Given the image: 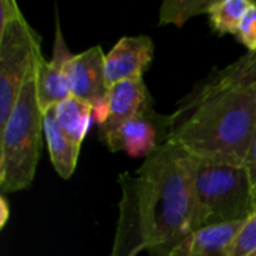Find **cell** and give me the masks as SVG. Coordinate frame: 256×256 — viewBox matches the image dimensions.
I'll return each instance as SVG.
<instances>
[{
  "mask_svg": "<svg viewBox=\"0 0 256 256\" xmlns=\"http://www.w3.org/2000/svg\"><path fill=\"white\" fill-rule=\"evenodd\" d=\"M256 130V84L195 87L171 116L170 141L190 156L244 166Z\"/></svg>",
  "mask_w": 256,
  "mask_h": 256,
  "instance_id": "cell-1",
  "label": "cell"
},
{
  "mask_svg": "<svg viewBox=\"0 0 256 256\" xmlns=\"http://www.w3.org/2000/svg\"><path fill=\"white\" fill-rule=\"evenodd\" d=\"M141 212L150 256H170L195 222V186L192 156L166 140L136 171Z\"/></svg>",
  "mask_w": 256,
  "mask_h": 256,
  "instance_id": "cell-2",
  "label": "cell"
},
{
  "mask_svg": "<svg viewBox=\"0 0 256 256\" xmlns=\"http://www.w3.org/2000/svg\"><path fill=\"white\" fill-rule=\"evenodd\" d=\"M38 60L28 72L8 120L0 126V190L3 194L27 189L36 174L44 134V114L34 88Z\"/></svg>",
  "mask_w": 256,
  "mask_h": 256,
  "instance_id": "cell-3",
  "label": "cell"
},
{
  "mask_svg": "<svg viewBox=\"0 0 256 256\" xmlns=\"http://www.w3.org/2000/svg\"><path fill=\"white\" fill-rule=\"evenodd\" d=\"M195 186L194 230L248 220L255 212L250 178L244 166L192 156Z\"/></svg>",
  "mask_w": 256,
  "mask_h": 256,
  "instance_id": "cell-4",
  "label": "cell"
},
{
  "mask_svg": "<svg viewBox=\"0 0 256 256\" xmlns=\"http://www.w3.org/2000/svg\"><path fill=\"white\" fill-rule=\"evenodd\" d=\"M0 126L8 120L40 52V36L16 2H0Z\"/></svg>",
  "mask_w": 256,
  "mask_h": 256,
  "instance_id": "cell-5",
  "label": "cell"
},
{
  "mask_svg": "<svg viewBox=\"0 0 256 256\" xmlns=\"http://www.w3.org/2000/svg\"><path fill=\"white\" fill-rule=\"evenodd\" d=\"M122 198L118 202V219L114 236V243L110 256H136L147 250V236L141 212L138 178L129 172L118 177Z\"/></svg>",
  "mask_w": 256,
  "mask_h": 256,
  "instance_id": "cell-6",
  "label": "cell"
},
{
  "mask_svg": "<svg viewBox=\"0 0 256 256\" xmlns=\"http://www.w3.org/2000/svg\"><path fill=\"white\" fill-rule=\"evenodd\" d=\"M70 96L98 108L108 100L110 87L105 78V54L100 45L72 57L64 64Z\"/></svg>",
  "mask_w": 256,
  "mask_h": 256,
  "instance_id": "cell-7",
  "label": "cell"
},
{
  "mask_svg": "<svg viewBox=\"0 0 256 256\" xmlns=\"http://www.w3.org/2000/svg\"><path fill=\"white\" fill-rule=\"evenodd\" d=\"M170 128L171 116H160L150 106L144 112L128 120L106 147L111 152L123 150L130 158L147 159L166 141Z\"/></svg>",
  "mask_w": 256,
  "mask_h": 256,
  "instance_id": "cell-8",
  "label": "cell"
},
{
  "mask_svg": "<svg viewBox=\"0 0 256 256\" xmlns=\"http://www.w3.org/2000/svg\"><path fill=\"white\" fill-rule=\"evenodd\" d=\"M153 100L144 78L122 81L110 87L108 116L99 126L100 140L105 142V146L110 144V141L128 120L148 110Z\"/></svg>",
  "mask_w": 256,
  "mask_h": 256,
  "instance_id": "cell-9",
  "label": "cell"
},
{
  "mask_svg": "<svg viewBox=\"0 0 256 256\" xmlns=\"http://www.w3.org/2000/svg\"><path fill=\"white\" fill-rule=\"evenodd\" d=\"M72 57L63 40L60 24L56 26V42L51 60H45L42 56L36 63V98L42 114L56 108L60 102L70 98V90L68 86L64 64Z\"/></svg>",
  "mask_w": 256,
  "mask_h": 256,
  "instance_id": "cell-10",
  "label": "cell"
},
{
  "mask_svg": "<svg viewBox=\"0 0 256 256\" xmlns=\"http://www.w3.org/2000/svg\"><path fill=\"white\" fill-rule=\"evenodd\" d=\"M154 44L146 36H123L108 54H105V78L108 87L128 80L142 78L153 60Z\"/></svg>",
  "mask_w": 256,
  "mask_h": 256,
  "instance_id": "cell-11",
  "label": "cell"
},
{
  "mask_svg": "<svg viewBox=\"0 0 256 256\" xmlns=\"http://www.w3.org/2000/svg\"><path fill=\"white\" fill-rule=\"evenodd\" d=\"M246 220L206 226L188 236L170 256H230Z\"/></svg>",
  "mask_w": 256,
  "mask_h": 256,
  "instance_id": "cell-12",
  "label": "cell"
},
{
  "mask_svg": "<svg viewBox=\"0 0 256 256\" xmlns=\"http://www.w3.org/2000/svg\"><path fill=\"white\" fill-rule=\"evenodd\" d=\"M44 135L56 172L63 180L70 178L75 172L81 147L72 142L69 136L62 130L56 120L54 108L44 114Z\"/></svg>",
  "mask_w": 256,
  "mask_h": 256,
  "instance_id": "cell-13",
  "label": "cell"
},
{
  "mask_svg": "<svg viewBox=\"0 0 256 256\" xmlns=\"http://www.w3.org/2000/svg\"><path fill=\"white\" fill-rule=\"evenodd\" d=\"M54 114L62 130L72 142L81 147L93 120L92 105L70 96L54 108Z\"/></svg>",
  "mask_w": 256,
  "mask_h": 256,
  "instance_id": "cell-14",
  "label": "cell"
},
{
  "mask_svg": "<svg viewBox=\"0 0 256 256\" xmlns=\"http://www.w3.org/2000/svg\"><path fill=\"white\" fill-rule=\"evenodd\" d=\"M256 84V54L248 52L237 62L220 70L210 74L196 87L200 88H222L230 86H254Z\"/></svg>",
  "mask_w": 256,
  "mask_h": 256,
  "instance_id": "cell-15",
  "label": "cell"
},
{
  "mask_svg": "<svg viewBox=\"0 0 256 256\" xmlns=\"http://www.w3.org/2000/svg\"><path fill=\"white\" fill-rule=\"evenodd\" d=\"M250 3V0H213L207 12L210 27L219 34L236 36Z\"/></svg>",
  "mask_w": 256,
  "mask_h": 256,
  "instance_id": "cell-16",
  "label": "cell"
},
{
  "mask_svg": "<svg viewBox=\"0 0 256 256\" xmlns=\"http://www.w3.org/2000/svg\"><path fill=\"white\" fill-rule=\"evenodd\" d=\"M213 0H165L159 10V26L183 27L192 16L207 14Z\"/></svg>",
  "mask_w": 256,
  "mask_h": 256,
  "instance_id": "cell-17",
  "label": "cell"
},
{
  "mask_svg": "<svg viewBox=\"0 0 256 256\" xmlns=\"http://www.w3.org/2000/svg\"><path fill=\"white\" fill-rule=\"evenodd\" d=\"M254 254H256V208L237 236L230 256H250Z\"/></svg>",
  "mask_w": 256,
  "mask_h": 256,
  "instance_id": "cell-18",
  "label": "cell"
},
{
  "mask_svg": "<svg viewBox=\"0 0 256 256\" xmlns=\"http://www.w3.org/2000/svg\"><path fill=\"white\" fill-rule=\"evenodd\" d=\"M237 40L248 48V52L256 54V2H252L244 14L238 30L236 33Z\"/></svg>",
  "mask_w": 256,
  "mask_h": 256,
  "instance_id": "cell-19",
  "label": "cell"
},
{
  "mask_svg": "<svg viewBox=\"0 0 256 256\" xmlns=\"http://www.w3.org/2000/svg\"><path fill=\"white\" fill-rule=\"evenodd\" d=\"M244 168L248 170L249 178H250V184H252V192H254V201H255V208H256V130L252 140V144L249 147L248 152V158L244 162Z\"/></svg>",
  "mask_w": 256,
  "mask_h": 256,
  "instance_id": "cell-20",
  "label": "cell"
},
{
  "mask_svg": "<svg viewBox=\"0 0 256 256\" xmlns=\"http://www.w3.org/2000/svg\"><path fill=\"white\" fill-rule=\"evenodd\" d=\"M9 214H10L9 202H8V200H6V196H0V230H3L4 225L8 224Z\"/></svg>",
  "mask_w": 256,
  "mask_h": 256,
  "instance_id": "cell-21",
  "label": "cell"
},
{
  "mask_svg": "<svg viewBox=\"0 0 256 256\" xmlns=\"http://www.w3.org/2000/svg\"><path fill=\"white\" fill-rule=\"evenodd\" d=\"M250 256H256V254H254V255H250Z\"/></svg>",
  "mask_w": 256,
  "mask_h": 256,
  "instance_id": "cell-22",
  "label": "cell"
}]
</instances>
